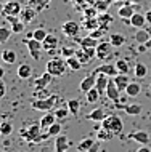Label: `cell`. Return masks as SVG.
<instances>
[{
	"mask_svg": "<svg viewBox=\"0 0 151 152\" xmlns=\"http://www.w3.org/2000/svg\"><path fill=\"white\" fill-rule=\"evenodd\" d=\"M11 131H13V125H11L10 122L0 123V134H2V136H10Z\"/></svg>",
	"mask_w": 151,
	"mask_h": 152,
	"instance_id": "f35d334b",
	"label": "cell"
},
{
	"mask_svg": "<svg viewBox=\"0 0 151 152\" xmlns=\"http://www.w3.org/2000/svg\"><path fill=\"white\" fill-rule=\"evenodd\" d=\"M69 109H68V106L66 107H60V109H56L55 110V115H56V118H66L68 115H69Z\"/></svg>",
	"mask_w": 151,
	"mask_h": 152,
	"instance_id": "bcb514c9",
	"label": "cell"
},
{
	"mask_svg": "<svg viewBox=\"0 0 151 152\" xmlns=\"http://www.w3.org/2000/svg\"><path fill=\"white\" fill-rule=\"evenodd\" d=\"M124 110H125L127 115H138V114L141 112V106L140 104H129L124 107Z\"/></svg>",
	"mask_w": 151,
	"mask_h": 152,
	"instance_id": "d590c367",
	"label": "cell"
},
{
	"mask_svg": "<svg viewBox=\"0 0 151 152\" xmlns=\"http://www.w3.org/2000/svg\"><path fill=\"white\" fill-rule=\"evenodd\" d=\"M84 27H85V29H88V31H93V29H96V27H100L96 16H95V18H85V21H84Z\"/></svg>",
	"mask_w": 151,
	"mask_h": 152,
	"instance_id": "8d00e7d4",
	"label": "cell"
},
{
	"mask_svg": "<svg viewBox=\"0 0 151 152\" xmlns=\"http://www.w3.org/2000/svg\"><path fill=\"white\" fill-rule=\"evenodd\" d=\"M61 56L63 58H71V56H76V50L71 47H64L63 50H61Z\"/></svg>",
	"mask_w": 151,
	"mask_h": 152,
	"instance_id": "7dc6e473",
	"label": "cell"
},
{
	"mask_svg": "<svg viewBox=\"0 0 151 152\" xmlns=\"http://www.w3.org/2000/svg\"><path fill=\"white\" fill-rule=\"evenodd\" d=\"M109 42L113 43L114 48H119L125 43V37L122 34H113V35H109Z\"/></svg>",
	"mask_w": 151,
	"mask_h": 152,
	"instance_id": "4dcf8cb0",
	"label": "cell"
},
{
	"mask_svg": "<svg viewBox=\"0 0 151 152\" xmlns=\"http://www.w3.org/2000/svg\"><path fill=\"white\" fill-rule=\"evenodd\" d=\"M80 42V47H84V48H87V47H96L98 45V40L96 39H93V37H85V39H80L79 40Z\"/></svg>",
	"mask_w": 151,
	"mask_h": 152,
	"instance_id": "ab89813d",
	"label": "cell"
},
{
	"mask_svg": "<svg viewBox=\"0 0 151 152\" xmlns=\"http://www.w3.org/2000/svg\"><path fill=\"white\" fill-rule=\"evenodd\" d=\"M52 79H53V75H52L48 71H45L42 75L37 77V79L34 80V88H35V90H39V88H47L48 85H50Z\"/></svg>",
	"mask_w": 151,
	"mask_h": 152,
	"instance_id": "4fadbf2b",
	"label": "cell"
},
{
	"mask_svg": "<svg viewBox=\"0 0 151 152\" xmlns=\"http://www.w3.org/2000/svg\"><path fill=\"white\" fill-rule=\"evenodd\" d=\"M48 96H50V91L47 88H39L34 93V98H48Z\"/></svg>",
	"mask_w": 151,
	"mask_h": 152,
	"instance_id": "681fc988",
	"label": "cell"
},
{
	"mask_svg": "<svg viewBox=\"0 0 151 152\" xmlns=\"http://www.w3.org/2000/svg\"><path fill=\"white\" fill-rule=\"evenodd\" d=\"M43 45V50H47V51H55L56 48H58V37L56 35H53V34H48L45 37V40L42 42Z\"/></svg>",
	"mask_w": 151,
	"mask_h": 152,
	"instance_id": "e0dca14e",
	"label": "cell"
},
{
	"mask_svg": "<svg viewBox=\"0 0 151 152\" xmlns=\"http://www.w3.org/2000/svg\"><path fill=\"white\" fill-rule=\"evenodd\" d=\"M2 61L7 64H15L16 63V53L13 50H3L2 51Z\"/></svg>",
	"mask_w": 151,
	"mask_h": 152,
	"instance_id": "4316f807",
	"label": "cell"
},
{
	"mask_svg": "<svg viewBox=\"0 0 151 152\" xmlns=\"http://www.w3.org/2000/svg\"><path fill=\"white\" fill-rule=\"evenodd\" d=\"M76 56L79 58V61H80L82 64H88V63H90V58H88V55L85 53L84 48H80V50H76Z\"/></svg>",
	"mask_w": 151,
	"mask_h": 152,
	"instance_id": "ee69618b",
	"label": "cell"
},
{
	"mask_svg": "<svg viewBox=\"0 0 151 152\" xmlns=\"http://www.w3.org/2000/svg\"><path fill=\"white\" fill-rule=\"evenodd\" d=\"M140 7L137 5H129V3H125V5H122L119 10H117V16H119L121 19H124V21H129L130 18H132V15L135 13Z\"/></svg>",
	"mask_w": 151,
	"mask_h": 152,
	"instance_id": "30bf717a",
	"label": "cell"
},
{
	"mask_svg": "<svg viewBox=\"0 0 151 152\" xmlns=\"http://www.w3.org/2000/svg\"><path fill=\"white\" fill-rule=\"evenodd\" d=\"M111 2H114V0H96V3H95V8L100 11H108V8L109 5H111Z\"/></svg>",
	"mask_w": 151,
	"mask_h": 152,
	"instance_id": "60d3db41",
	"label": "cell"
},
{
	"mask_svg": "<svg viewBox=\"0 0 151 152\" xmlns=\"http://www.w3.org/2000/svg\"><path fill=\"white\" fill-rule=\"evenodd\" d=\"M105 117H106L105 110H103V109H100V107L93 109L92 112H88V114H87V118H88V120H92V122H103V118H105Z\"/></svg>",
	"mask_w": 151,
	"mask_h": 152,
	"instance_id": "cb8c5ba5",
	"label": "cell"
},
{
	"mask_svg": "<svg viewBox=\"0 0 151 152\" xmlns=\"http://www.w3.org/2000/svg\"><path fill=\"white\" fill-rule=\"evenodd\" d=\"M96 19H98V24L101 29L108 31L109 29V24H113V16L108 13V11H101V13L96 16Z\"/></svg>",
	"mask_w": 151,
	"mask_h": 152,
	"instance_id": "ac0fdd59",
	"label": "cell"
},
{
	"mask_svg": "<svg viewBox=\"0 0 151 152\" xmlns=\"http://www.w3.org/2000/svg\"><path fill=\"white\" fill-rule=\"evenodd\" d=\"M113 79H114V82H116V85H117V88H119L121 91H125L127 85L130 83L127 74H117V75H114V77H113Z\"/></svg>",
	"mask_w": 151,
	"mask_h": 152,
	"instance_id": "44dd1931",
	"label": "cell"
},
{
	"mask_svg": "<svg viewBox=\"0 0 151 152\" xmlns=\"http://www.w3.org/2000/svg\"><path fill=\"white\" fill-rule=\"evenodd\" d=\"M108 82H109V77L105 75V74H100V75H96L95 88L98 90L101 94H105V93H106V87H108Z\"/></svg>",
	"mask_w": 151,
	"mask_h": 152,
	"instance_id": "7402d4cb",
	"label": "cell"
},
{
	"mask_svg": "<svg viewBox=\"0 0 151 152\" xmlns=\"http://www.w3.org/2000/svg\"><path fill=\"white\" fill-rule=\"evenodd\" d=\"M98 147H100V144L95 141V144H93V146L90 147V151H88V152H96V151H98Z\"/></svg>",
	"mask_w": 151,
	"mask_h": 152,
	"instance_id": "db71d44e",
	"label": "cell"
},
{
	"mask_svg": "<svg viewBox=\"0 0 151 152\" xmlns=\"http://www.w3.org/2000/svg\"><path fill=\"white\" fill-rule=\"evenodd\" d=\"M19 16H21V21H24V23L27 24V23H31L32 19L35 18V11L32 10V8H24Z\"/></svg>",
	"mask_w": 151,
	"mask_h": 152,
	"instance_id": "1f68e13d",
	"label": "cell"
},
{
	"mask_svg": "<svg viewBox=\"0 0 151 152\" xmlns=\"http://www.w3.org/2000/svg\"><path fill=\"white\" fill-rule=\"evenodd\" d=\"M68 63L66 58H52L47 63V71L52 74L53 77H63L68 71Z\"/></svg>",
	"mask_w": 151,
	"mask_h": 152,
	"instance_id": "7a4b0ae2",
	"label": "cell"
},
{
	"mask_svg": "<svg viewBox=\"0 0 151 152\" xmlns=\"http://www.w3.org/2000/svg\"><path fill=\"white\" fill-rule=\"evenodd\" d=\"M145 24H148V23H146L145 15H141L140 11H135V13L132 15V18L129 19V26L137 27V29H141V27H143Z\"/></svg>",
	"mask_w": 151,
	"mask_h": 152,
	"instance_id": "5bb4252c",
	"label": "cell"
},
{
	"mask_svg": "<svg viewBox=\"0 0 151 152\" xmlns=\"http://www.w3.org/2000/svg\"><path fill=\"white\" fill-rule=\"evenodd\" d=\"M100 96H101V93H100V91H98V90H96L95 87L90 88L87 93H85L87 102H90V104H93V102H96V101H98V99H100Z\"/></svg>",
	"mask_w": 151,
	"mask_h": 152,
	"instance_id": "83f0119b",
	"label": "cell"
},
{
	"mask_svg": "<svg viewBox=\"0 0 151 152\" xmlns=\"http://www.w3.org/2000/svg\"><path fill=\"white\" fill-rule=\"evenodd\" d=\"M68 109H69V112H71V115L79 114V110H80V101L79 99H69L68 101Z\"/></svg>",
	"mask_w": 151,
	"mask_h": 152,
	"instance_id": "e575fe53",
	"label": "cell"
},
{
	"mask_svg": "<svg viewBox=\"0 0 151 152\" xmlns=\"http://www.w3.org/2000/svg\"><path fill=\"white\" fill-rule=\"evenodd\" d=\"M13 34L11 29H7V27H0V43H5L8 39H10V35Z\"/></svg>",
	"mask_w": 151,
	"mask_h": 152,
	"instance_id": "f6af8a7d",
	"label": "cell"
},
{
	"mask_svg": "<svg viewBox=\"0 0 151 152\" xmlns=\"http://www.w3.org/2000/svg\"><path fill=\"white\" fill-rule=\"evenodd\" d=\"M56 122V115H55V112H52V110H48L47 114H43L42 118H40V126H42V130H47L48 126H52L53 123Z\"/></svg>",
	"mask_w": 151,
	"mask_h": 152,
	"instance_id": "d6986e66",
	"label": "cell"
},
{
	"mask_svg": "<svg viewBox=\"0 0 151 152\" xmlns=\"http://www.w3.org/2000/svg\"><path fill=\"white\" fill-rule=\"evenodd\" d=\"M61 31H63L64 35L71 37V39H76L80 32V24L76 23V21H66L61 26Z\"/></svg>",
	"mask_w": 151,
	"mask_h": 152,
	"instance_id": "8992f818",
	"label": "cell"
},
{
	"mask_svg": "<svg viewBox=\"0 0 151 152\" xmlns=\"http://www.w3.org/2000/svg\"><path fill=\"white\" fill-rule=\"evenodd\" d=\"M129 139L138 142V144H150V134L146 131H133V133L129 134Z\"/></svg>",
	"mask_w": 151,
	"mask_h": 152,
	"instance_id": "9a60e30c",
	"label": "cell"
},
{
	"mask_svg": "<svg viewBox=\"0 0 151 152\" xmlns=\"http://www.w3.org/2000/svg\"><path fill=\"white\" fill-rule=\"evenodd\" d=\"M40 130H42V126H40V123H32V125H29L26 130L21 131V136L24 139H27V141H35V138L40 134Z\"/></svg>",
	"mask_w": 151,
	"mask_h": 152,
	"instance_id": "ba28073f",
	"label": "cell"
},
{
	"mask_svg": "<svg viewBox=\"0 0 151 152\" xmlns=\"http://www.w3.org/2000/svg\"><path fill=\"white\" fill-rule=\"evenodd\" d=\"M47 131H48V134H50L52 138H55V136H58V134H61V125L58 122H55L52 126H48Z\"/></svg>",
	"mask_w": 151,
	"mask_h": 152,
	"instance_id": "b9f144b4",
	"label": "cell"
},
{
	"mask_svg": "<svg viewBox=\"0 0 151 152\" xmlns=\"http://www.w3.org/2000/svg\"><path fill=\"white\" fill-rule=\"evenodd\" d=\"M23 11V7L19 2H16V0H10L8 3H5V7H3V16H19Z\"/></svg>",
	"mask_w": 151,
	"mask_h": 152,
	"instance_id": "52a82bcc",
	"label": "cell"
},
{
	"mask_svg": "<svg viewBox=\"0 0 151 152\" xmlns=\"http://www.w3.org/2000/svg\"><path fill=\"white\" fill-rule=\"evenodd\" d=\"M95 83H96V74H93V72H92V74H88V75L85 77V79H84L82 82H80L79 90L85 94V93H87L90 88L95 87Z\"/></svg>",
	"mask_w": 151,
	"mask_h": 152,
	"instance_id": "7c38bea8",
	"label": "cell"
},
{
	"mask_svg": "<svg viewBox=\"0 0 151 152\" xmlns=\"http://www.w3.org/2000/svg\"><path fill=\"white\" fill-rule=\"evenodd\" d=\"M116 69L119 74H129L130 72V64L125 59H117L116 61Z\"/></svg>",
	"mask_w": 151,
	"mask_h": 152,
	"instance_id": "836d02e7",
	"label": "cell"
},
{
	"mask_svg": "<svg viewBox=\"0 0 151 152\" xmlns=\"http://www.w3.org/2000/svg\"><path fill=\"white\" fill-rule=\"evenodd\" d=\"M140 91H141V85L138 83V82H130V83L127 85V88H125V94L130 96V98L138 96Z\"/></svg>",
	"mask_w": 151,
	"mask_h": 152,
	"instance_id": "603a6c76",
	"label": "cell"
},
{
	"mask_svg": "<svg viewBox=\"0 0 151 152\" xmlns=\"http://www.w3.org/2000/svg\"><path fill=\"white\" fill-rule=\"evenodd\" d=\"M24 27H26V23L21 21V19H16L15 23H11V32L13 34H21L24 31Z\"/></svg>",
	"mask_w": 151,
	"mask_h": 152,
	"instance_id": "74e56055",
	"label": "cell"
},
{
	"mask_svg": "<svg viewBox=\"0 0 151 152\" xmlns=\"http://www.w3.org/2000/svg\"><path fill=\"white\" fill-rule=\"evenodd\" d=\"M66 63H68V67L71 69V71H80V67H82V63L79 61V58H77V56L66 58Z\"/></svg>",
	"mask_w": 151,
	"mask_h": 152,
	"instance_id": "d6a6232c",
	"label": "cell"
},
{
	"mask_svg": "<svg viewBox=\"0 0 151 152\" xmlns=\"http://www.w3.org/2000/svg\"><path fill=\"white\" fill-rule=\"evenodd\" d=\"M3 7H5V5H3V3H0V15L3 13Z\"/></svg>",
	"mask_w": 151,
	"mask_h": 152,
	"instance_id": "6f0895ef",
	"label": "cell"
},
{
	"mask_svg": "<svg viewBox=\"0 0 151 152\" xmlns=\"http://www.w3.org/2000/svg\"><path fill=\"white\" fill-rule=\"evenodd\" d=\"M133 72H135V75L138 79H145V77L148 75V67H146L143 63H137L135 67H133Z\"/></svg>",
	"mask_w": 151,
	"mask_h": 152,
	"instance_id": "f1b7e54d",
	"label": "cell"
},
{
	"mask_svg": "<svg viewBox=\"0 0 151 152\" xmlns=\"http://www.w3.org/2000/svg\"><path fill=\"white\" fill-rule=\"evenodd\" d=\"M85 2H87L88 5H95V3H96V0H85Z\"/></svg>",
	"mask_w": 151,
	"mask_h": 152,
	"instance_id": "11a10c76",
	"label": "cell"
},
{
	"mask_svg": "<svg viewBox=\"0 0 151 152\" xmlns=\"http://www.w3.org/2000/svg\"><path fill=\"white\" fill-rule=\"evenodd\" d=\"M105 32H106L105 29H101V27H96V29H93V31L88 32V35L93 37V39H96V40H100V37H103Z\"/></svg>",
	"mask_w": 151,
	"mask_h": 152,
	"instance_id": "c3c4849f",
	"label": "cell"
},
{
	"mask_svg": "<svg viewBox=\"0 0 151 152\" xmlns=\"http://www.w3.org/2000/svg\"><path fill=\"white\" fill-rule=\"evenodd\" d=\"M145 45H146V48H150V47H151V39H150V40H148V42H146Z\"/></svg>",
	"mask_w": 151,
	"mask_h": 152,
	"instance_id": "680465c9",
	"label": "cell"
},
{
	"mask_svg": "<svg viewBox=\"0 0 151 152\" xmlns=\"http://www.w3.org/2000/svg\"><path fill=\"white\" fill-rule=\"evenodd\" d=\"M47 35H48V32H47L45 29H42V27H39V29L32 31V37H34V39H37V40H40V42H43Z\"/></svg>",
	"mask_w": 151,
	"mask_h": 152,
	"instance_id": "7bdbcfd3",
	"label": "cell"
},
{
	"mask_svg": "<svg viewBox=\"0 0 151 152\" xmlns=\"http://www.w3.org/2000/svg\"><path fill=\"white\" fill-rule=\"evenodd\" d=\"M24 43H26L27 50H29V55H31L35 61H39V59H40V51L43 50L42 42H40V40H37V39H34V37H29V39L24 40Z\"/></svg>",
	"mask_w": 151,
	"mask_h": 152,
	"instance_id": "277c9868",
	"label": "cell"
},
{
	"mask_svg": "<svg viewBox=\"0 0 151 152\" xmlns=\"http://www.w3.org/2000/svg\"><path fill=\"white\" fill-rule=\"evenodd\" d=\"M101 126L108 128L113 134H119V133H122L124 123H122V120H121L119 115L113 114V115H106V117L103 118V122H101Z\"/></svg>",
	"mask_w": 151,
	"mask_h": 152,
	"instance_id": "3957f363",
	"label": "cell"
},
{
	"mask_svg": "<svg viewBox=\"0 0 151 152\" xmlns=\"http://www.w3.org/2000/svg\"><path fill=\"white\" fill-rule=\"evenodd\" d=\"M151 39V35H150V32L148 31H145L143 27H141V29H138L137 31V34H135V40L140 45H143V43H146L148 42V40Z\"/></svg>",
	"mask_w": 151,
	"mask_h": 152,
	"instance_id": "484cf974",
	"label": "cell"
},
{
	"mask_svg": "<svg viewBox=\"0 0 151 152\" xmlns=\"http://www.w3.org/2000/svg\"><path fill=\"white\" fill-rule=\"evenodd\" d=\"M145 18H146V23L151 24V10H148V11L145 13Z\"/></svg>",
	"mask_w": 151,
	"mask_h": 152,
	"instance_id": "f5cc1de1",
	"label": "cell"
},
{
	"mask_svg": "<svg viewBox=\"0 0 151 152\" xmlns=\"http://www.w3.org/2000/svg\"><path fill=\"white\" fill-rule=\"evenodd\" d=\"M5 93H7V85L2 82V79H0V98L5 96Z\"/></svg>",
	"mask_w": 151,
	"mask_h": 152,
	"instance_id": "816d5d0a",
	"label": "cell"
},
{
	"mask_svg": "<svg viewBox=\"0 0 151 152\" xmlns=\"http://www.w3.org/2000/svg\"><path fill=\"white\" fill-rule=\"evenodd\" d=\"M113 43L109 42H98V45H96V58H100V59H108L109 56H111V53H113Z\"/></svg>",
	"mask_w": 151,
	"mask_h": 152,
	"instance_id": "5b68a950",
	"label": "cell"
},
{
	"mask_svg": "<svg viewBox=\"0 0 151 152\" xmlns=\"http://www.w3.org/2000/svg\"><path fill=\"white\" fill-rule=\"evenodd\" d=\"M105 94L108 96V99L113 101V102H116L117 99H119L121 90L117 88V85H116V82H114L113 77H109V82H108V87H106V93Z\"/></svg>",
	"mask_w": 151,
	"mask_h": 152,
	"instance_id": "9c48e42d",
	"label": "cell"
},
{
	"mask_svg": "<svg viewBox=\"0 0 151 152\" xmlns=\"http://www.w3.org/2000/svg\"><path fill=\"white\" fill-rule=\"evenodd\" d=\"M16 74H18V77H19V79H23V80L31 79V77H32V66L26 64V63L19 64V67L16 69Z\"/></svg>",
	"mask_w": 151,
	"mask_h": 152,
	"instance_id": "ffe728a7",
	"label": "cell"
},
{
	"mask_svg": "<svg viewBox=\"0 0 151 152\" xmlns=\"http://www.w3.org/2000/svg\"><path fill=\"white\" fill-rule=\"evenodd\" d=\"M3 75H5V71H3V67H2V66H0V79H2Z\"/></svg>",
	"mask_w": 151,
	"mask_h": 152,
	"instance_id": "9f6ffc18",
	"label": "cell"
},
{
	"mask_svg": "<svg viewBox=\"0 0 151 152\" xmlns=\"http://www.w3.org/2000/svg\"><path fill=\"white\" fill-rule=\"evenodd\" d=\"M95 141H96V139H93V138H85V139H82V141L77 144V151H80V152H88V151H90V147L95 144Z\"/></svg>",
	"mask_w": 151,
	"mask_h": 152,
	"instance_id": "d4e9b609",
	"label": "cell"
},
{
	"mask_svg": "<svg viewBox=\"0 0 151 152\" xmlns=\"http://www.w3.org/2000/svg\"><path fill=\"white\" fill-rule=\"evenodd\" d=\"M96 8H95V5H92V8H88V10H85V18H95L96 16Z\"/></svg>",
	"mask_w": 151,
	"mask_h": 152,
	"instance_id": "f907efd6",
	"label": "cell"
},
{
	"mask_svg": "<svg viewBox=\"0 0 151 152\" xmlns=\"http://www.w3.org/2000/svg\"><path fill=\"white\" fill-rule=\"evenodd\" d=\"M111 138H113V133L108 128L101 126L100 130H96V139H98V141H109Z\"/></svg>",
	"mask_w": 151,
	"mask_h": 152,
	"instance_id": "f546056e",
	"label": "cell"
},
{
	"mask_svg": "<svg viewBox=\"0 0 151 152\" xmlns=\"http://www.w3.org/2000/svg\"><path fill=\"white\" fill-rule=\"evenodd\" d=\"M93 74H105V75H108V77H114V75H117V69H116V64H109V63H105V64H101L98 66V67L93 71Z\"/></svg>",
	"mask_w": 151,
	"mask_h": 152,
	"instance_id": "8fae6325",
	"label": "cell"
},
{
	"mask_svg": "<svg viewBox=\"0 0 151 152\" xmlns=\"http://www.w3.org/2000/svg\"><path fill=\"white\" fill-rule=\"evenodd\" d=\"M58 99V94H50L48 98H34L31 101V107L35 110H42V112H48L56 106Z\"/></svg>",
	"mask_w": 151,
	"mask_h": 152,
	"instance_id": "6da1fadb",
	"label": "cell"
},
{
	"mask_svg": "<svg viewBox=\"0 0 151 152\" xmlns=\"http://www.w3.org/2000/svg\"><path fill=\"white\" fill-rule=\"evenodd\" d=\"M69 141H68V136H64V134H58V136H55V151L56 152H64L69 149Z\"/></svg>",
	"mask_w": 151,
	"mask_h": 152,
	"instance_id": "2e32d148",
	"label": "cell"
}]
</instances>
